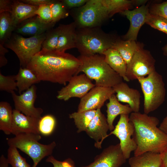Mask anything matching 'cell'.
Here are the masks:
<instances>
[{"label":"cell","instance_id":"cell-1","mask_svg":"<svg viewBox=\"0 0 167 167\" xmlns=\"http://www.w3.org/2000/svg\"><path fill=\"white\" fill-rule=\"evenodd\" d=\"M81 65L77 57L65 52L41 49L32 58L26 67L40 81L66 85L78 75Z\"/></svg>","mask_w":167,"mask_h":167},{"label":"cell","instance_id":"cell-2","mask_svg":"<svg viewBox=\"0 0 167 167\" xmlns=\"http://www.w3.org/2000/svg\"><path fill=\"white\" fill-rule=\"evenodd\" d=\"M129 118L134 126L132 138L137 145L135 156L148 152L161 154L167 148V135L157 127V118L132 112Z\"/></svg>","mask_w":167,"mask_h":167},{"label":"cell","instance_id":"cell-3","mask_svg":"<svg viewBox=\"0 0 167 167\" xmlns=\"http://www.w3.org/2000/svg\"><path fill=\"white\" fill-rule=\"evenodd\" d=\"M78 58L81 62L79 73L94 80L96 86L113 88L123 82L122 78L105 61L103 55H80Z\"/></svg>","mask_w":167,"mask_h":167},{"label":"cell","instance_id":"cell-4","mask_svg":"<svg viewBox=\"0 0 167 167\" xmlns=\"http://www.w3.org/2000/svg\"><path fill=\"white\" fill-rule=\"evenodd\" d=\"M117 39L99 27L78 28L76 48L81 55H103L105 51L112 48Z\"/></svg>","mask_w":167,"mask_h":167},{"label":"cell","instance_id":"cell-5","mask_svg":"<svg viewBox=\"0 0 167 167\" xmlns=\"http://www.w3.org/2000/svg\"><path fill=\"white\" fill-rule=\"evenodd\" d=\"M40 134L21 133L7 139L9 147L18 148L29 156L32 159V167H36L45 157L51 155L56 146L54 141L48 144L39 142L41 139Z\"/></svg>","mask_w":167,"mask_h":167},{"label":"cell","instance_id":"cell-6","mask_svg":"<svg viewBox=\"0 0 167 167\" xmlns=\"http://www.w3.org/2000/svg\"><path fill=\"white\" fill-rule=\"evenodd\" d=\"M137 80L144 97L143 110L148 114L157 109L165 101L166 91L162 75L155 70Z\"/></svg>","mask_w":167,"mask_h":167},{"label":"cell","instance_id":"cell-7","mask_svg":"<svg viewBox=\"0 0 167 167\" xmlns=\"http://www.w3.org/2000/svg\"><path fill=\"white\" fill-rule=\"evenodd\" d=\"M45 37V32L27 38L13 33L3 45L15 54L19 60L21 67L25 68L33 57L41 50Z\"/></svg>","mask_w":167,"mask_h":167},{"label":"cell","instance_id":"cell-8","mask_svg":"<svg viewBox=\"0 0 167 167\" xmlns=\"http://www.w3.org/2000/svg\"><path fill=\"white\" fill-rule=\"evenodd\" d=\"M78 9L72 15L78 28L99 27L109 18L102 0H88Z\"/></svg>","mask_w":167,"mask_h":167},{"label":"cell","instance_id":"cell-9","mask_svg":"<svg viewBox=\"0 0 167 167\" xmlns=\"http://www.w3.org/2000/svg\"><path fill=\"white\" fill-rule=\"evenodd\" d=\"M155 62L150 52L142 46L135 52L127 66V79L130 81L147 76L156 70Z\"/></svg>","mask_w":167,"mask_h":167},{"label":"cell","instance_id":"cell-10","mask_svg":"<svg viewBox=\"0 0 167 167\" xmlns=\"http://www.w3.org/2000/svg\"><path fill=\"white\" fill-rule=\"evenodd\" d=\"M134 126L128 114L120 115L119 119L113 130L108 135L113 134L120 140V145L123 154L126 160L130 158L132 152L135 151L137 144L132 138Z\"/></svg>","mask_w":167,"mask_h":167},{"label":"cell","instance_id":"cell-11","mask_svg":"<svg viewBox=\"0 0 167 167\" xmlns=\"http://www.w3.org/2000/svg\"><path fill=\"white\" fill-rule=\"evenodd\" d=\"M95 86L84 74L73 76L67 85L58 92V99L67 101L72 97L81 98Z\"/></svg>","mask_w":167,"mask_h":167},{"label":"cell","instance_id":"cell-12","mask_svg":"<svg viewBox=\"0 0 167 167\" xmlns=\"http://www.w3.org/2000/svg\"><path fill=\"white\" fill-rule=\"evenodd\" d=\"M115 92L113 88L95 86L80 99L77 112L101 109Z\"/></svg>","mask_w":167,"mask_h":167},{"label":"cell","instance_id":"cell-13","mask_svg":"<svg viewBox=\"0 0 167 167\" xmlns=\"http://www.w3.org/2000/svg\"><path fill=\"white\" fill-rule=\"evenodd\" d=\"M36 89V86L33 85L19 95L14 91L12 92L15 109L26 115L40 118L43 110L35 107L34 105L37 97Z\"/></svg>","mask_w":167,"mask_h":167},{"label":"cell","instance_id":"cell-14","mask_svg":"<svg viewBox=\"0 0 167 167\" xmlns=\"http://www.w3.org/2000/svg\"><path fill=\"white\" fill-rule=\"evenodd\" d=\"M149 4H144L133 10H126L119 13L126 16L130 22L129 29L123 36L124 40L135 41L139 30L146 23L150 15Z\"/></svg>","mask_w":167,"mask_h":167},{"label":"cell","instance_id":"cell-15","mask_svg":"<svg viewBox=\"0 0 167 167\" xmlns=\"http://www.w3.org/2000/svg\"><path fill=\"white\" fill-rule=\"evenodd\" d=\"M126 161L119 143L105 148L93 162L83 167H120Z\"/></svg>","mask_w":167,"mask_h":167},{"label":"cell","instance_id":"cell-16","mask_svg":"<svg viewBox=\"0 0 167 167\" xmlns=\"http://www.w3.org/2000/svg\"><path fill=\"white\" fill-rule=\"evenodd\" d=\"M40 118L26 115L20 111L14 109L11 134L15 136L24 133L40 134L38 129Z\"/></svg>","mask_w":167,"mask_h":167},{"label":"cell","instance_id":"cell-17","mask_svg":"<svg viewBox=\"0 0 167 167\" xmlns=\"http://www.w3.org/2000/svg\"><path fill=\"white\" fill-rule=\"evenodd\" d=\"M109 127L107 118L102 113L101 109H97L96 114L87 127L85 132L95 141V146L101 148L103 140L108 136Z\"/></svg>","mask_w":167,"mask_h":167},{"label":"cell","instance_id":"cell-18","mask_svg":"<svg viewBox=\"0 0 167 167\" xmlns=\"http://www.w3.org/2000/svg\"><path fill=\"white\" fill-rule=\"evenodd\" d=\"M55 24L45 23L36 15L20 23L16 27L14 32L21 35L33 36L45 33Z\"/></svg>","mask_w":167,"mask_h":167},{"label":"cell","instance_id":"cell-19","mask_svg":"<svg viewBox=\"0 0 167 167\" xmlns=\"http://www.w3.org/2000/svg\"><path fill=\"white\" fill-rule=\"evenodd\" d=\"M118 100L127 104L133 112H139L140 104L141 95L139 90L130 88L123 81L113 87Z\"/></svg>","mask_w":167,"mask_h":167},{"label":"cell","instance_id":"cell-20","mask_svg":"<svg viewBox=\"0 0 167 167\" xmlns=\"http://www.w3.org/2000/svg\"><path fill=\"white\" fill-rule=\"evenodd\" d=\"M60 25V32L55 50L65 52L67 50L76 48V26L75 22Z\"/></svg>","mask_w":167,"mask_h":167},{"label":"cell","instance_id":"cell-21","mask_svg":"<svg viewBox=\"0 0 167 167\" xmlns=\"http://www.w3.org/2000/svg\"><path fill=\"white\" fill-rule=\"evenodd\" d=\"M38 7L25 3L20 0H13L10 13L15 27L24 21L36 15L35 12Z\"/></svg>","mask_w":167,"mask_h":167},{"label":"cell","instance_id":"cell-22","mask_svg":"<svg viewBox=\"0 0 167 167\" xmlns=\"http://www.w3.org/2000/svg\"><path fill=\"white\" fill-rule=\"evenodd\" d=\"M109 100V102L106 104L107 120L109 130L112 131L115 128L113 122L117 116L123 114L129 115L133 111L128 104L124 105L121 104L114 94L111 96Z\"/></svg>","mask_w":167,"mask_h":167},{"label":"cell","instance_id":"cell-23","mask_svg":"<svg viewBox=\"0 0 167 167\" xmlns=\"http://www.w3.org/2000/svg\"><path fill=\"white\" fill-rule=\"evenodd\" d=\"M106 62L124 80H129L126 76L127 65L119 52L113 48H110L103 53Z\"/></svg>","mask_w":167,"mask_h":167},{"label":"cell","instance_id":"cell-24","mask_svg":"<svg viewBox=\"0 0 167 167\" xmlns=\"http://www.w3.org/2000/svg\"><path fill=\"white\" fill-rule=\"evenodd\" d=\"M130 167H162L161 154L151 152H144L130 158Z\"/></svg>","mask_w":167,"mask_h":167},{"label":"cell","instance_id":"cell-25","mask_svg":"<svg viewBox=\"0 0 167 167\" xmlns=\"http://www.w3.org/2000/svg\"><path fill=\"white\" fill-rule=\"evenodd\" d=\"M146 0H102L108 14L111 17L115 14L126 10H130L133 6L142 5L147 2Z\"/></svg>","mask_w":167,"mask_h":167},{"label":"cell","instance_id":"cell-26","mask_svg":"<svg viewBox=\"0 0 167 167\" xmlns=\"http://www.w3.org/2000/svg\"><path fill=\"white\" fill-rule=\"evenodd\" d=\"M142 46L135 41L117 39L112 48L119 52L127 66L135 52Z\"/></svg>","mask_w":167,"mask_h":167},{"label":"cell","instance_id":"cell-27","mask_svg":"<svg viewBox=\"0 0 167 167\" xmlns=\"http://www.w3.org/2000/svg\"><path fill=\"white\" fill-rule=\"evenodd\" d=\"M16 79L19 94L33 85L41 81L35 74L27 67H20L18 73L16 75Z\"/></svg>","mask_w":167,"mask_h":167},{"label":"cell","instance_id":"cell-28","mask_svg":"<svg viewBox=\"0 0 167 167\" xmlns=\"http://www.w3.org/2000/svg\"><path fill=\"white\" fill-rule=\"evenodd\" d=\"M15 28L10 12L0 13V44L4 45L11 37Z\"/></svg>","mask_w":167,"mask_h":167},{"label":"cell","instance_id":"cell-29","mask_svg":"<svg viewBox=\"0 0 167 167\" xmlns=\"http://www.w3.org/2000/svg\"><path fill=\"white\" fill-rule=\"evenodd\" d=\"M13 111L10 104L6 101L0 102V130L5 134H11Z\"/></svg>","mask_w":167,"mask_h":167},{"label":"cell","instance_id":"cell-30","mask_svg":"<svg viewBox=\"0 0 167 167\" xmlns=\"http://www.w3.org/2000/svg\"><path fill=\"white\" fill-rule=\"evenodd\" d=\"M97 110L82 112H75L69 114V117L73 119L78 129L77 132L85 131L87 127L95 116Z\"/></svg>","mask_w":167,"mask_h":167},{"label":"cell","instance_id":"cell-31","mask_svg":"<svg viewBox=\"0 0 167 167\" xmlns=\"http://www.w3.org/2000/svg\"><path fill=\"white\" fill-rule=\"evenodd\" d=\"M61 30V25L53 28L45 32V37L43 41L41 49L55 50L57 47Z\"/></svg>","mask_w":167,"mask_h":167},{"label":"cell","instance_id":"cell-32","mask_svg":"<svg viewBox=\"0 0 167 167\" xmlns=\"http://www.w3.org/2000/svg\"><path fill=\"white\" fill-rule=\"evenodd\" d=\"M7 161L12 167H30L26 159L19 154L17 148L9 147L7 150Z\"/></svg>","mask_w":167,"mask_h":167},{"label":"cell","instance_id":"cell-33","mask_svg":"<svg viewBox=\"0 0 167 167\" xmlns=\"http://www.w3.org/2000/svg\"><path fill=\"white\" fill-rule=\"evenodd\" d=\"M56 125V120L52 115L48 114L41 117L38 123V129L40 134L49 136L54 131Z\"/></svg>","mask_w":167,"mask_h":167},{"label":"cell","instance_id":"cell-34","mask_svg":"<svg viewBox=\"0 0 167 167\" xmlns=\"http://www.w3.org/2000/svg\"><path fill=\"white\" fill-rule=\"evenodd\" d=\"M51 9L52 22L55 24L60 19L68 16L69 11L61 1L54 0L49 4Z\"/></svg>","mask_w":167,"mask_h":167},{"label":"cell","instance_id":"cell-35","mask_svg":"<svg viewBox=\"0 0 167 167\" xmlns=\"http://www.w3.org/2000/svg\"><path fill=\"white\" fill-rule=\"evenodd\" d=\"M16 75L5 76L0 72V90L11 93L17 90Z\"/></svg>","mask_w":167,"mask_h":167},{"label":"cell","instance_id":"cell-36","mask_svg":"<svg viewBox=\"0 0 167 167\" xmlns=\"http://www.w3.org/2000/svg\"><path fill=\"white\" fill-rule=\"evenodd\" d=\"M146 24L167 35V21L163 17L150 14Z\"/></svg>","mask_w":167,"mask_h":167},{"label":"cell","instance_id":"cell-37","mask_svg":"<svg viewBox=\"0 0 167 167\" xmlns=\"http://www.w3.org/2000/svg\"><path fill=\"white\" fill-rule=\"evenodd\" d=\"M35 14L44 22L47 24L54 23L52 22V14L49 5H43L39 6Z\"/></svg>","mask_w":167,"mask_h":167},{"label":"cell","instance_id":"cell-38","mask_svg":"<svg viewBox=\"0 0 167 167\" xmlns=\"http://www.w3.org/2000/svg\"><path fill=\"white\" fill-rule=\"evenodd\" d=\"M150 14L161 16L167 21V1L152 4L149 6Z\"/></svg>","mask_w":167,"mask_h":167},{"label":"cell","instance_id":"cell-39","mask_svg":"<svg viewBox=\"0 0 167 167\" xmlns=\"http://www.w3.org/2000/svg\"><path fill=\"white\" fill-rule=\"evenodd\" d=\"M46 161L52 163L53 167H76L74 161L68 158L63 161H58L50 155L46 160Z\"/></svg>","mask_w":167,"mask_h":167},{"label":"cell","instance_id":"cell-40","mask_svg":"<svg viewBox=\"0 0 167 167\" xmlns=\"http://www.w3.org/2000/svg\"><path fill=\"white\" fill-rule=\"evenodd\" d=\"M88 0H62V3L68 9L79 8L84 5Z\"/></svg>","mask_w":167,"mask_h":167},{"label":"cell","instance_id":"cell-41","mask_svg":"<svg viewBox=\"0 0 167 167\" xmlns=\"http://www.w3.org/2000/svg\"><path fill=\"white\" fill-rule=\"evenodd\" d=\"M13 0H0V13L8 12H10L11 11Z\"/></svg>","mask_w":167,"mask_h":167},{"label":"cell","instance_id":"cell-42","mask_svg":"<svg viewBox=\"0 0 167 167\" xmlns=\"http://www.w3.org/2000/svg\"><path fill=\"white\" fill-rule=\"evenodd\" d=\"M21 2L31 5L39 6L43 5H49L54 0H21Z\"/></svg>","mask_w":167,"mask_h":167},{"label":"cell","instance_id":"cell-43","mask_svg":"<svg viewBox=\"0 0 167 167\" xmlns=\"http://www.w3.org/2000/svg\"><path fill=\"white\" fill-rule=\"evenodd\" d=\"M8 52L7 49L3 45L0 44V67L5 66L7 63V60L5 54Z\"/></svg>","mask_w":167,"mask_h":167},{"label":"cell","instance_id":"cell-44","mask_svg":"<svg viewBox=\"0 0 167 167\" xmlns=\"http://www.w3.org/2000/svg\"><path fill=\"white\" fill-rule=\"evenodd\" d=\"M159 128L167 135V114L160 124Z\"/></svg>","mask_w":167,"mask_h":167},{"label":"cell","instance_id":"cell-45","mask_svg":"<svg viewBox=\"0 0 167 167\" xmlns=\"http://www.w3.org/2000/svg\"><path fill=\"white\" fill-rule=\"evenodd\" d=\"M7 158L3 155H2L0 157V167H8Z\"/></svg>","mask_w":167,"mask_h":167},{"label":"cell","instance_id":"cell-46","mask_svg":"<svg viewBox=\"0 0 167 167\" xmlns=\"http://www.w3.org/2000/svg\"><path fill=\"white\" fill-rule=\"evenodd\" d=\"M161 154L163 163L162 167H167V148Z\"/></svg>","mask_w":167,"mask_h":167},{"label":"cell","instance_id":"cell-47","mask_svg":"<svg viewBox=\"0 0 167 167\" xmlns=\"http://www.w3.org/2000/svg\"><path fill=\"white\" fill-rule=\"evenodd\" d=\"M163 54L165 56H167V45H165L162 48Z\"/></svg>","mask_w":167,"mask_h":167}]
</instances>
